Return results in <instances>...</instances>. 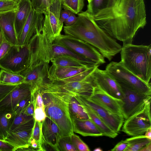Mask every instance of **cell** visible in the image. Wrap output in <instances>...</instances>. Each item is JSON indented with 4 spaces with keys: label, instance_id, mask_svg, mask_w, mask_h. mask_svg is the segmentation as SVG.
I'll list each match as a JSON object with an SVG mask.
<instances>
[{
    "label": "cell",
    "instance_id": "obj_1",
    "mask_svg": "<svg viewBox=\"0 0 151 151\" xmlns=\"http://www.w3.org/2000/svg\"><path fill=\"white\" fill-rule=\"evenodd\" d=\"M91 16L100 27L123 44L132 43L137 30L147 24L144 0H117Z\"/></svg>",
    "mask_w": 151,
    "mask_h": 151
},
{
    "label": "cell",
    "instance_id": "obj_31",
    "mask_svg": "<svg viewBox=\"0 0 151 151\" xmlns=\"http://www.w3.org/2000/svg\"><path fill=\"white\" fill-rule=\"evenodd\" d=\"M84 6V0H63L62 8L78 14L82 11Z\"/></svg>",
    "mask_w": 151,
    "mask_h": 151
},
{
    "label": "cell",
    "instance_id": "obj_38",
    "mask_svg": "<svg viewBox=\"0 0 151 151\" xmlns=\"http://www.w3.org/2000/svg\"><path fill=\"white\" fill-rule=\"evenodd\" d=\"M31 102V95L20 101L13 111L15 115L24 113L27 106Z\"/></svg>",
    "mask_w": 151,
    "mask_h": 151
},
{
    "label": "cell",
    "instance_id": "obj_45",
    "mask_svg": "<svg viewBox=\"0 0 151 151\" xmlns=\"http://www.w3.org/2000/svg\"><path fill=\"white\" fill-rule=\"evenodd\" d=\"M29 147L33 151H42V150L40 144L34 138L31 137L29 141Z\"/></svg>",
    "mask_w": 151,
    "mask_h": 151
},
{
    "label": "cell",
    "instance_id": "obj_41",
    "mask_svg": "<svg viewBox=\"0 0 151 151\" xmlns=\"http://www.w3.org/2000/svg\"><path fill=\"white\" fill-rule=\"evenodd\" d=\"M12 46L5 41L3 42L0 46V60L7 53Z\"/></svg>",
    "mask_w": 151,
    "mask_h": 151
},
{
    "label": "cell",
    "instance_id": "obj_26",
    "mask_svg": "<svg viewBox=\"0 0 151 151\" xmlns=\"http://www.w3.org/2000/svg\"><path fill=\"white\" fill-rule=\"evenodd\" d=\"M74 95L72 97L69 103L68 109L70 118L79 119H89L86 112L75 98Z\"/></svg>",
    "mask_w": 151,
    "mask_h": 151
},
{
    "label": "cell",
    "instance_id": "obj_39",
    "mask_svg": "<svg viewBox=\"0 0 151 151\" xmlns=\"http://www.w3.org/2000/svg\"><path fill=\"white\" fill-rule=\"evenodd\" d=\"M17 85H9L0 83V101L4 98Z\"/></svg>",
    "mask_w": 151,
    "mask_h": 151
},
{
    "label": "cell",
    "instance_id": "obj_46",
    "mask_svg": "<svg viewBox=\"0 0 151 151\" xmlns=\"http://www.w3.org/2000/svg\"><path fill=\"white\" fill-rule=\"evenodd\" d=\"M77 18L75 14L72 13L68 18L64 22L65 26H68L73 24L76 21Z\"/></svg>",
    "mask_w": 151,
    "mask_h": 151
},
{
    "label": "cell",
    "instance_id": "obj_19",
    "mask_svg": "<svg viewBox=\"0 0 151 151\" xmlns=\"http://www.w3.org/2000/svg\"><path fill=\"white\" fill-rule=\"evenodd\" d=\"M48 81L57 86L78 95H90L94 86L91 80L67 82Z\"/></svg>",
    "mask_w": 151,
    "mask_h": 151
},
{
    "label": "cell",
    "instance_id": "obj_53",
    "mask_svg": "<svg viewBox=\"0 0 151 151\" xmlns=\"http://www.w3.org/2000/svg\"><path fill=\"white\" fill-rule=\"evenodd\" d=\"M8 0L10 1L14 2L18 4L21 0Z\"/></svg>",
    "mask_w": 151,
    "mask_h": 151
},
{
    "label": "cell",
    "instance_id": "obj_24",
    "mask_svg": "<svg viewBox=\"0 0 151 151\" xmlns=\"http://www.w3.org/2000/svg\"><path fill=\"white\" fill-rule=\"evenodd\" d=\"M43 25L49 42L52 44L60 34L63 27L60 25L59 20L55 14L50 10L44 14Z\"/></svg>",
    "mask_w": 151,
    "mask_h": 151
},
{
    "label": "cell",
    "instance_id": "obj_47",
    "mask_svg": "<svg viewBox=\"0 0 151 151\" xmlns=\"http://www.w3.org/2000/svg\"><path fill=\"white\" fill-rule=\"evenodd\" d=\"M34 109V106L32 101L27 106L24 113L27 115L33 116Z\"/></svg>",
    "mask_w": 151,
    "mask_h": 151
},
{
    "label": "cell",
    "instance_id": "obj_13",
    "mask_svg": "<svg viewBox=\"0 0 151 151\" xmlns=\"http://www.w3.org/2000/svg\"><path fill=\"white\" fill-rule=\"evenodd\" d=\"M35 122L34 119L17 127L9 133L4 141L12 146L14 151L29 147V141Z\"/></svg>",
    "mask_w": 151,
    "mask_h": 151
},
{
    "label": "cell",
    "instance_id": "obj_16",
    "mask_svg": "<svg viewBox=\"0 0 151 151\" xmlns=\"http://www.w3.org/2000/svg\"><path fill=\"white\" fill-rule=\"evenodd\" d=\"M44 19L43 14L32 8L22 29L18 40L19 46L23 47L28 44L36 29L43 24Z\"/></svg>",
    "mask_w": 151,
    "mask_h": 151
},
{
    "label": "cell",
    "instance_id": "obj_3",
    "mask_svg": "<svg viewBox=\"0 0 151 151\" xmlns=\"http://www.w3.org/2000/svg\"><path fill=\"white\" fill-rule=\"evenodd\" d=\"M41 93L46 116L58 127L61 137L74 133L68 109L69 103L74 94L59 88L47 81L39 88Z\"/></svg>",
    "mask_w": 151,
    "mask_h": 151
},
{
    "label": "cell",
    "instance_id": "obj_33",
    "mask_svg": "<svg viewBox=\"0 0 151 151\" xmlns=\"http://www.w3.org/2000/svg\"><path fill=\"white\" fill-rule=\"evenodd\" d=\"M33 119L34 118L33 116L27 115L24 113L15 115L10 127L9 133L20 125Z\"/></svg>",
    "mask_w": 151,
    "mask_h": 151
},
{
    "label": "cell",
    "instance_id": "obj_25",
    "mask_svg": "<svg viewBox=\"0 0 151 151\" xmlns=\"http://www.w3.org/2000/svg\"><path fill=\"white\" fill-rule=\"evenodd\" d=\"M51 62L52 64L56 66L61 67L81 68L92 67L75 58L66 56L56 57Z\"/></svg>",
    "mask_w": 151,
    "mask_h": 151
},
{
    "label": "cell",
    "instance_id": "obj_4",
    "mask_svg": "<svg viewBox=\"0 0 151 151\" xmlns=\"http://www.w3.org/2000/svg\"><path fill=\"white\" fill-rule=\"evenodd\" d=\"M121 62L133 74L147 83L151 77L150 45L123 44L120 51Z\"/></svg>",
    "mask_w": 151,
    "mask_h": 151
},
{
    "label": "cell",
    "instance_id": "obj_44",
    "mask_svg": "<svg viewBox=\"0 0 151 151\" xmlns=\"http://www.w3.org/2000/svg\"><path fill=\"white\" fill-rule=\"evenodd\" d=\"M0 151H14V150L12 146L0 139Z\"/></svg>",
    "mask_w": 151,
    "mask_h": 151
},
{
    "label": "cell",
    "instance_id": "obj_5",
    "mask_svg": "<svg viewBox=\"0 0 151 151\" xmlns=\"http://www.w3.org/2000/svg\"><path fill=\"white\" fill-rule=\"evenodd\" d=\"M105 70L120 85L147 95H151L150 83H147L126 68L121 63L111 61Z\"/></svg>",
    "mask_w": 151,
    "mask_h": 151
},
{
    "label": "cell",
    "instance_id": "obj_49",
    "mask_svg": "<svg viewBox=\"0 0 151 151\" xmlns=\"http://www.w3.org/2000/svg\"><path fill=\"white\" fill-rule=\"evenodd\" d=\"M144 134L146 137L151 140V127L148 129Z\"/></svg>",
    "mask_w": 151,
    "mask_h": 151
},
{
    "label": "cell",
    "instance_id": "obj_32",
    "mask_svg": "<svg viewBox=\"0 0 151 151\" xmlns=\"http://www.w3.org/2000/svg\"><path fill=\"white\" fill-rule=\"evenodd\" d=\"M57 148L58 151H77L71 142L70 136L60 137Z\"/></svg>",
    "mask_w": 151,
    "mask_h": 151
},
{
    "label": "cell",
    "instance_id": "obj_12",
    "mask_svg": "<svg viewBox=\"0 0 151 151\" xmlns=\"http://www.w3.org/2000/svg\"><path fill=\"white\" fill-rule=\"evenodd\" d=\"M91 79L94 86L99 87L111 96L122 100L124 94L119 84L105 70L96 67L90 75Z\"/></svg>",
    "mask_w": 151,
    "mask_h": 151
},
{
    "label": "cell",
    "instance_id": "obj_34",
    "mask_svg": "<svg viewBox=\"0 0 151 151\" xmlns=\"http://www.w3.org/2000/svg\"><path fill=\"white\" fill-rule=\"evenodd\" d=\"M32 8L42 14L50 11V5L48 0H31Z\"/></svg>",
    "mask_w": 151,
    "mask_h": 151
},
{
    "label": "cell",
    "instance_id": "obj_35",
    "mask_svg": "<svg viewBox=\"0 0 151 151\" xmlns=\"http://www.w3.org/2000/svg\"><path fill=\"white\" fill-rule=\"evenodd\" d=\"M70 137L71 142L77 151H90L88 146L78 136L73 133L70 135Z\"/></svg>",
    "mask_w": 151,
    "mask_h": 151
},
{
    "label": "cell",
    "instance_id": "obj_55",
    "mask_svg": "<svg viewBox=\"0 0 151 151\" xmlns=\"http://www.w3.org/2000/svg\"><path fill=\"white\" fill-rule=\"evenodd\" d=\"M87 0L88 1V3L90 2L91 1V0Z\"/></svg>",
    "mask_w": 151,
    "mask_h": 151
},
{
    "label": "cell",
    "instance_id": "obj_11",
    "mask_svg": "<svg viewBox=\"0 0 151 151\" xmlns=\"http://www.w3.org/2000/svg\"><path fill=\"white\" fill-rule=\"evenodd\" d=\"M120 85L124 94L121 107L122 114L124 119L126 120L142 107L147 102L151 101V96Z\"/></svg>",
    "mask_w": 151,
    "mask_h": 151
},
{
    "label": "cell",
    "instance_id": "obj_52",
    "mask_svg": "<svg viewBox=\"0 0 151 151\" xmlns=\"http://www.w3.org/2000/svg\"><path fill=\"white\" fill-rule=\"evenodd\" d=\"M102 149L100 147H97L94 150V151H102Z\"/></svg>",
    "mask_w": 151,
    "mask_h": 151
},
{
    "label": "cell",
    "instance_id": "obj_30",
    "mask_svg": "<svg viewBox=\"0 0 151 151\" xmlns=\"http://www.w3.org/2000/svg\"><path fill=\"white\" fill-rule=\"evenodd\" d=\"M24 77L19 74L13 73L1 69L0 70V83L17 85L24 82Z\"/></svg>",
    "mask_w": 151,
    "mask_h": 151
},
{
    "label": "cell",
    "instance_id": "obj_17",
    "mask_svg": "<svg viewBox=\"0 0 151 151\" xmlns=\"http://www.w3.org/2000/svg\"><path fill=\"white\" fill-rule=\"evenodd\" d=\"M89 96L113 112L122 115L121 109L123 103L122 100L111 96L96 86H93V90Z\"/></svg>",
    "mask_w": 151,
    "mask_h": 151
},
{
    "label": "cell",
    "instance_id": "obj_23",
    "mask_svg": "<svg viewBox=\"0 0 151 151\" xmlns=\"http://www.w3.org/2000/svg\"><path fill=\"white\" fill-rule=\"evenodd\" d=\"M18 5L17 9L15 12L14 27L18 40L23 27L32 7L31 0H21Z\"/></svg>",
    "mask_w": 151,
    "mask_h": 151
},
{
    "label": "cell",
    "instance_id": "obj_28",
    "mask_svg": "<svg viewBox=\"0 0 151 151\" xmlns=\"http://www.w3.org/2000/svg\"><path fill=\"white\" fill-rule=\"evenodd\" d=\"M125 140L128 145L125 151H140L144 147L151 142V140L143 134L132 136Z\"/></svg>",
    "mask_w": 151,
    "mask_h": 151
},
{
    "label": "cell",
    "instance_id": "obj_15",
    "mask_svg": "<svg viewBox=\"0 0 151 151\" xmlns=\"http://www.w3.org/2000/svg\"><path fill=\"white\" fill-rule=\"evenodd\" d=\"M30 85L23 82L18 85L0 101V110L13 111L18 103L31 95Z\"/></svg>",
    "mask_w": 151,
    "mask_h": 151
},
{
    "label": "cell",
    "instance_id": "obj_2",
    "mask_svg": "<svg viewBox=\"0 0 151 151\" xmlns=\"http://www.w3.org/2000/svg\"><path fill=\"white\" fill-rule=\"evenodd\" d=\"M65 35L82 40L96 48L109 61L120 52L122 46L97 24L86 11L78 14L75 22L63 27Z\"/></svg>",
    "mask_w": 151,
    "mask_h": 151
},
{
    "label": "cell",
    "instance_id": "obj_40",
    "mask_svg": "<svg viewBox=\"0 0 151 151\" xmlns=\"http://www.w3.org/2000/svg\"><path fill=\"white\" fill-rule=\"evenodd\" d=\"M33 117L35 120L42 122L46 117L44 109L40 107L35 108Z\"/></svg>",
    "mask_w": 151,
    "mask_h": 151
},
{
    "label": "cell",
    "instance_id": "obj_7",
    "mask_svg": "<svg viewBox=\"0 0 151 151\" xmlns=\"http://www.w3.org/2000/svg\"><path fill=\"white\" fill-rule=\"evenodd\" d=\"M31 52L28 44L23 47L12 45L0 60V68L14 73L19 74L29 65Z\"/></svg>",
    "mask_w": 151,
    "mask_h": 151
},
{
    "label": "cell",
    "instance_id": "obj_20",
    "mask_svg": "<svg viewBox=\"0 0 151 151\" xmlns=\"http://www.w3.org/2000/svg\"><path fill=\"white\" fill-rule=\"evenodd\" d=\"M42 133L44 140L58 151L57 145L61 137L60 130L56 124L47 116L42 122Z\"/></svg>",
    "mask_w": 151,
    "mask_h": 151
},
{
    "label": "cell",
    "instance_id": "obj_9",
    "mask_svg": "<svg viewBox=\"0 0 151 151\" xmlns=\"http://www.w3.org/2000/svg\"><path fill=\"white\" fill-rule=\"evenodd\" d=\"M97 67H61L52 64L49 67L47 79L65 82L91 80V74Z\"/></svg>",
    "mask_w": 151,
    "mask_h": 151
},
{
    "label": "cell",
    "instance_id": "obj_36",
    "mask_svg": "<svg viewBox=\"0 0 151 151\" xmlns=\"http://www.w3.org/2000/svg\"><path fill=\"white\" fill-rule=\"evenodd\" d=\"M18 4L13 1L0 0V13L16 11Z\"/></svg>",
    "mask_w": 151,
    "mask_h": 151
},
{
    "label": "cell",
    "instance_id": "obj_21",
    "mask_svg": "<svg viewBox=\"0 0 151 151\" xmlns=\"http://www.w3.org/2000/svg\"><path fill=\"white\" fill-rule=\"evenodd\" d=\"M74 97L83 108L89 119L98 127L103 136L114 138L118 135V133L110 127L96 113L81 99L78 95L75 94Z\"/></svg>",
    "mask_w": 151,
    "mask_h": 151
},
{
    "label": "cell",
    "instance_id": "obj_56",
    "mask_svg": "<svg viewBox=\"0 0 151 151\" xmlns=\"http://www.w3.org/2000/svg\"><path fill=\"white\" fill-rule=\"evenodd\" d=\"M58 1H62V0H58Z\"/></svg>",
    "mask_w": 151,
    "mask_h": 151
},
{
    "label": "cell",
    "instance_id": "obj_10",
    "mask_svg": "<svg viewBox=\"0 0 151 151\" xmlns=\"http://www.w3.org/2000/svg\"><path fill=\"white\" fill-rule=\"evenodd\" d=\"M78 95L81 99L96 113L110 127L117 133L120 131L124 120L122 115L113 112L90 98V95Z\"/></svg>",
    "mask_w": 151,
    "mask_h": 151
},
{
    "label": "cell",
    "instance_id": "obj_8",
    "mask_svg": "<svg viewBox=\"0 0 151 151\" xmlns=\"http://www.w3.org/2000/svg\"><path fill=\"white\" fill-rule=\"evenodd\" d=\"M151 101L127 119L122 126V131L128 135H142L151 127Z\"/></svg>",
    "mask_w": 151,
    "mask_h": 151
},
{
    "label": "cell",
    "instance_id": "obj_54",
    "mask_svg": "<svg viewBox=\"0 0 151 151\" xmlns=\"http://www.w3.org/2000/svg\"><path fill=\"white\" fill-rule=\"evenodd\" d=\"M0 139L1 140H4V138L2 134L0 133Z\"/></svg>",
    "mask_w": 151,
    "mask_h": 151
},
{
    "label": "cell",
    "instance_id": "obj_50",
    "mask_svg": "<svg viewBox=\"0 0 151 151\" xmlns=\"http://www.w3.org/2000/svg\"><path fill=\"white\" fill-rule=\"evenodd\" d=\"M4 41L3 34L0 26V46L3 42Z\"/></svg>",
    "mask_w": 151,
    "mask_h": 151
},
{
    "label": "cell",
    "instance_id": "obj_22",
    "mask_svg": "<svg viewBox=\"0 0 151 151\" xmlns=\"http://www.w3.org/2000/svg\"><path fill=\"white\" fill-rule=\"evenodd\" d=\"M73 131L83 136L99 137L103 136L102 132L90 119H79L71 118Z\"/></svg>",
    "mask_w": 151,
    "mask_h": 151
},
{
    "label": "cell",
    "instance_id": "obj_37",
    "mask_svg": "<svg viewBox=\"0 0 151 151\" xmlns=\"http://www.w3.org/2000/svg\"><path fill=\"white\" fill-rule=\"evenodd\" d=\"M42 122L35 120L33 127L32 129L31 137L34 138L40 144L42 137Z\"/></svg>",
    "mask_w": 151,
    "mask_h": 151
},
{
    "label": "cell",
    "instance_id": "obj_48",
    "mask_svg": "<svg viewBox=\"0 0 151 151\" xmlns=\"http://www.w3.org/2000/svg\"><path fill=\"white\" fill-rule=\"evenodd\" d=\"M151 142L150 143L142 148L140 151H151Z\"/></svg>",
    "mask_w": 151,
    "mask_h": 151
},
{
    "label": "cell",
    "instance_id": "obj_43",
    "mask_svg": "<svg viewBox=\"0 0 151 151\" xmlns=\"http://www.w3.org/2000/svg\"><path fill=\"white\" fill-rule=\"evenodd\" d=\"M128 145L127 143L125 140H122L118 142L111 150L112 151H125Z\"/></svg>",
    "mask_w": 151,
    "mask_h": 151
},
{
    "label": "cell",
    "instance_id": "obj_14",
    "mask_svg": "<svg viewBox=\"0 0 151 151\" xmlns=\"http://www.w3.org/2000/svg\"><path fill=\"white\" fill-rule=\"evenodd\" d=\"M49 64L41 63L33 67L27 68L19 73L24 77L23 82L30 85L32 91L38 89L48 80Z\"/></svg>",
    "mask_w": 151,
    "mask_h": 151
},
{
    "label": "cell",
    "instance_id": "obj_51",
    "mask_svg": "<svg viewBox=\"0 0 151 151\" xmlns=\"http://www.w3.org/2000/svg\"><path fill=\"white\" fill-rule=\"evenodd\" d=\"M50 5V7L52 6L54 3L55 0H48Z\"/></svg>",
    "mask_w": 151,
    "mask_h": 151
},
{
    "label": "cell",
    "instance_id": "obj_29",
    "mask_svg": "<svg viewBox=\"0 0 151 151\" xmlns=\"http://www.w3.org/2000/svg\"><path fill=\"white\" fill-rule=\"evenodd\" d=\"M117 0H91L86 11L89 14H95L99 11L113 6Z\"/></svg>",
    "mask_w": 151,
    "mask_h": 151
},
{
    "label": "cell",
    "instance_id": "obj_18",
    "mask_svg": "<svg viewBox=\"0 0 151 151\" xmlns=\"http://www.w3.org/2000/svg\"><path fill=\"white\" fill-rule=\"evenodd\" d=\"M15 12L0 13V26L4 41L12 45L19 46L14 27Z\"/></svg>",
    "mask_w": 151,
    "mask_h": 151
},
{
    "label": "cell",
    "instance_id": "obj_42",
    "mask_svg": "<svg viewBox=\"0 0 151 151\" xmlns=\"http://www.w3.org/2000/svg\"><path fill=\"white\" fill-rule=\"evenodd\" d=\"M72 13L69 10H61L60 14L59 22L60 25L63 27V23Z\"/></svg>",
    "mask_w": 151,
    "mask_h": 151
},
{
    "label": "cell",
    "instance_id": "obj_6",
    "mask_svg": "<svg viewBox=\"0 0 151 151\" xmlns=\"http://www.w3.org/2000/svg\"><path fill=\"white\" fill-rule=\"evenodd\" d=\"M53 42L61 45L80 55L94 66L99 67L105 63L104 58L96 48L79 39L60 34Z\"/></svg>",
    "mask_w": 151,
    "mask_h": 151
},
{
    "label": "cell",
    "instance_id": "obj_27",
    "mask_svg": "<svg viewBox=\"0 0 151 151\" xmlns=\"http://www.w3.org/2000/svg\"><path fill=\"white\" fill-rule=\"evenodd\" d=\"M15 116L13 111L0 110V133L4 139L9 133Z\"/></svg>",
    "mask_w": 151,
    "mask_h": 151
}]
</instances>
